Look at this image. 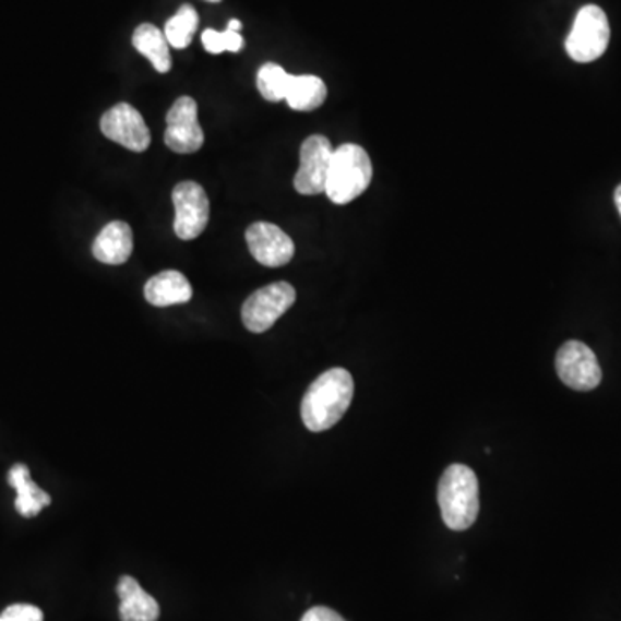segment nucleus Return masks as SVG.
Here are the masks:
<instances>
[{
	"label": "nucleus",
	"mask_w": 621,
	"mask_h": 621,
	"mask_svg": "<svg viewBox=\"0 0 621 621\" xmlns=\"http://www.w3.org/2000/svg\"><path fill=\"white\" fill-rule=\"evenodd\" d=\"M355 397V380L344 368L321 373L302 397L301 416L311 432H325L346 415Z\"/></svg>",
	"instance_id": "nucleus-1"
},
{
	"label": "nucleus",
	"mask_w": 621,
	"mask_h": 621,
	"mask_svg": "<svg viewBox=\"0 0 621 621\" xmlns=\"http://www.w3.org/2000/svg\"><path fill=\"white\" fill-rule=\"evenodd\" d=\"M437 499L445 525L451 530H468L480 511V486L474 469L459 463L447 466L439 481Z\"/></svg>",
	"instance_id": "nucleus-2"
},
{
	"label": "nucleus",
	"mask_w": 621,
	"mask_h": 621,
	"mask_svg": "<svg viewBox=\"0 0 621 621\" xmlns=\"http://www.w3.org/2000/svg\"><path fill=\"white\" fill-rule=\"evenodd\" d=\"M373 165L367 151L358 144L335 148L325 194L335 204H349L370 187Z\"/></svg>",
	"instance_id": "nucleus-3"
},
{
	"label": "nucleus",
	"mask_w": 621,
	"mask_h": 621,
	"mask_svg": "<svg viewBox=\"0 0 621 621\" xmlns=\"http://www.w3.org/2000/svg\"><path fill=\"white\" fill-rule=\"evenodd\" d=\"M609 37L611 29L605 11L599 5L588 4L576 14L564 47L573 61L593 62L608 49Z\"/></svg>",
	"instance_id": "nucleus-4"
},
{
	"label": "nucleus",
	"mask_w": 621,
	"mask_h": 621,
	"mask_svg": "<svg viewBox=\"0 0 621 621\" xmlns=\"http://www.w3.org/2000/svg\"><path fill=\"white\" fill-rule=\"evenodd\" d=\"M296 288L287 282H275L258 288L242 306V323L252 334H264L296 302Z\"/></svg>",
	"instance_id": "nucleus-5"
},
{
	"label": "nucleus",
	"mask_w": 621,
	"mask_h": 621,
	"mask_svg": "<svg viewBox=\"0 0 621 621\" xmlns=\"http://www.w3.org/2000/svg\"><path fill=\"white\" fill-rule=\"evenodd\" d=\"M556 371L566 387L578 392L594 391L602 380L597 356L581 341L564 342L556 355Z\"/></svg>",
	"instance_id": "nucleus-6"
},
{
	"label": "nucleus",
	"mask_w": 621,
	"mask_h": 621,
	"mask_svg": "<svg viewBox=\"0 0 621 621\" xmlns=\"http://www.w3.org/2000/svg\"><path fill=\"white\" fill-rule=\"evenodd\" d=\"M175 234L181 240L198 239L210 222V199L198 181H181L174 189Z\"/></svg>",
	"instance_id": "nucleus-7"
},
{
	"label": "nucleus",
	"mask_w": 621,
	"mask_h": 621,
	"mask_svg": "<svg viewBox=\"0 0 621 621\" xmlns=\"http://www.w3.org/2000/svg\"><path fill=\"white\" fill-rule=\"evenodd\" d=\"M334 151L329 139L323 135H311L302 142L301 166L294 177V187L299 194H325Z\"/></svg>",
	"instance_id": "nucleus-8"
},
{
	"label": "nucleus",
	"mask_w": 621,
	"mask_h": 621,
	"mask_svg": "<svg viewBox=\"0 0 621 621\" xmlns=\"http://www.w3.org/2000/svg\"><path fill=\"white\" fill-rule=\"evenodd\" d=\"M100 132L106 139L133 153H144L153 142L141 112L127 103L116 104L100 118Z\"/></svg>",
	"instance_id": "nucleus-9"
},
{
	"label": "nucleus",
	"mask_w": 621,
	"mask_h": 621,
	"mask_svg": "<svg viewBox=\"0 0 621 621\" xmlns=\"http://www.w3.org/2000/svg\"><path fill=\"white\" fill-rule=\"evenodd\" d=\"M165 142L174 153L194 154L204 145V132L198 118V103L189 95L175 100L166 116Z\"/></svg>",
	"instance_id": "nucleus-10"
},
{
	"label": "nucleus",
	"mask_w": 621,
	"mask_h": 621,
	"mask_svg": "<svg viewBox=\"0 0 621 621\" xmlns=\"http://www.w3.org/2000/svg\"><path fill=\"white\" fill-rule=\"evenodd\" d=\"M246 240L252 258L267 267L285 266L296 252L294 240L273 223H252L246 231Z\"/></svg>",
	"instance_id": "nucleus-11"
},
{
	"label": "nucleus",
	"mask_w": 621,
	"mask_h": 621,
	"mask_svg": "<svg viewBox=\"0 0 621 621\" xmlns=\"http://www.w3.org/2000/svg\"><path fill=\"white\" fill-rule=\"evenodd\" d=\"M132 252L133 231L124 222L107 223L92 246L95 260L111 266L127 263Z\"/></svg>",
	"instance_id": "nucleus-12"
},
{
	"label": "nucleus",
	"mask_w": 621,
	"mask_h": 621,
	"mask_svg": "<svg viewBox=\"0 0 621 621\" xmlns=\"http://www.w3.org/2000/svg\"><path fill=\"white\" fill-rule=\"evenodd\" d=\"M144 296L148 304L168 308V306L186 304L194 296V290L183 273L166 270L157 273L145 284Z\"/></svg>",
	"instance_id": "nucleus-13"
},
{
	"label": "nucleus",
	"mask_w": 621,
	"mask_h": 621,
	"mask_svg": "<svg viewBox=\"0 0 621 621\" xmlns=\"http://www.w3.org/2000/svg\"><path fill=\"white\" fill-rule=\"evenodd\" d=\"M116 593L121 601V621H157L159 618V605L156 599L145 593L133 576H121Z\"/></svg>",
	"instance_id": "nucleus-14"
},
{
	"label": "nucleus",
	"mask_w": 621,
	"mask_h": 621,
	"mask_svg": "<svg viewBox=\"0 0 621 621\" xmlns=\"http://www.w3.org/2000/svg\"><path fill=\"white\" fill-rule=\"evenodd\" d=\"M9 486L16 490V506L17 513H20L23 518H34V516L40 515V511L44 507L49 506L52 499L47 494L46 490H41L40 487L32 480L29 477V468L23 463H17V465L11 466L8 474Z\"/></svg>",
	"instance_id": "nucleus-15"
},
{
	"label": "nucleus",
	"mask_w": 621,
	"mask_h": 621,
	"mask_svg": "<svg viewBox=\"0 0 621 621\" xmlns=\"http://www.w3.org/2000/svg\"><path fill=\"white\" fill-rule=\"evenodd\" d=\"M326 95L325 82L314 74H290L285 100L294 111H313L323 106Z\"/></svg>",
	"instance_id": "nucleus-16"
},
{
	"label": "nucleus",
	"mask_w": 621,
	"mask_h": 621,
	"mask_svg": "<svg viewBox=\"0 0 621 621\" xmlns=\"http://www.w3.org/2000/svg\"><path fill=\"white\" fill-rule=\"evenodd\" d=\"M133 47L151 61L157 73H168L171 70L169 44L157 26L151 23L139 26L133 34Z\"/></svg>",
	"instance_id": "nucleus-17"
},
{
	"label": "nucleus",
	"mask_w": 621,
	"mask_h": 621,
	"mask_svg": "<svg viewBox=\"0 0 621 621\" xmlns=\"http://www.w3.org/2000/svg\"><path fill=\"white\" fill-rule=\"evenodd\" d=\"M199 26V14L192 5L186 4L178 9L165 26V37L175 49H186L194 38Z\"/></svg>",
	"instance_id": "nucleus-18"
},
{
	"label": "nucleus",
	"mask_w": 621,
	"mask_h": 621,
	"mask_svg": "<svg viewBox=\"0 0 621 621\" xmlns=\"http://www.w3.org/2000/svg\"><path fill=\"white\" fill-rule=\"evenodd\" d=\"M290 74L275 62H266L258 71V91L270 103H280L287 97Z\"/></svg>",
	"instance_id": "nucleus-19"
},
{
	"label": "nucleus",
	"mask_w": 621,
	"mask_h": 621,
	"mask_svg": "<svg viewBox=\"0 0 621 621\" xmlns=\"http://www.w3.org/2000/svg\"><path fill=\"white\" fill-rule=\"evenodd\" d=\"M202 46L207 52L222 53L225 50L228 52H239L243 47V38L240 32L234 29H225V32H216V29H206L202 34Z\"/></svg>",
	"instance_id": "nucleus-20"
},
{
	"label": "nucleus",
	"mask_w": 621,
	"mask_h": 621,
	"mask_svg": "<svg viewBox=\"0 0 621 621\" xmlns=\"http://www.w3.org/2000/svg\"><path fill=\"white\" fill-rule=\"evenodd\" d=\"M0 621H44V613L37 606L13 605L2 611Z\"/></svg>",
	"instance_id": "nucleus-21"
},
{
	"label": "nucleus",
	"mask_w": 621,
	"mask_h": 621,
	"mask_svg": "<svg viewBox=\"0 0 621 621\" xmlns=\"http://www.w3.org/2000/svg\"><path fill=\"white\" fill-rule=\"evenodd\" d=\"M301 621H346L334 609L325 608V606H317L309 609L308 613L302 617Z\"/></svg>",
	"instance_id": "nucleus-22"
},
{
	"label": "nucleus",
	"mask_w": 621,
	"mask_h": 621,
	"mask_svg": "<svg viewBox=\"0 0 621 621\" xmlns=\"http://www.w3.org/2000/svg\"><path fill=\"white\" fill-rule=\"evenodd\" d=\"M614 204H617L618 213H620L621 216V183L617 187V190H614Z\"/></svg>",
	"instance_id": "nucleus-23"
},
{
	"label": "nucleus",
	"mask_w": 621,
	"mask_h": 621,
	"mask_svg": "<svg viewBox=\"0 0 621 621\" xmlns=\"http://www.w3.org/2000/svg\"><path fill=\"white\" fill-rule=\"evenodd\" d=\"M240 28H242V23H240L239 20H231L230 23H228V29H234V32H240Z\"/></svg>",
	"instance_id": "nucleus-24"
},
{
	"label": "nucleus",
	"mask_w": 621,
	"mask_h": 621,
	"mask_svg": "<svg viewBox=\"0 0 621 621\" xmlns=\"http://www.w3.org/2000/svg\"><path fill=\"white\" fill-rule=\"evenodd\" d=\"M210 2H219V0H210Z\"/></svg>",
	"instance_id": "nucleus-25"
}]
</instances>
